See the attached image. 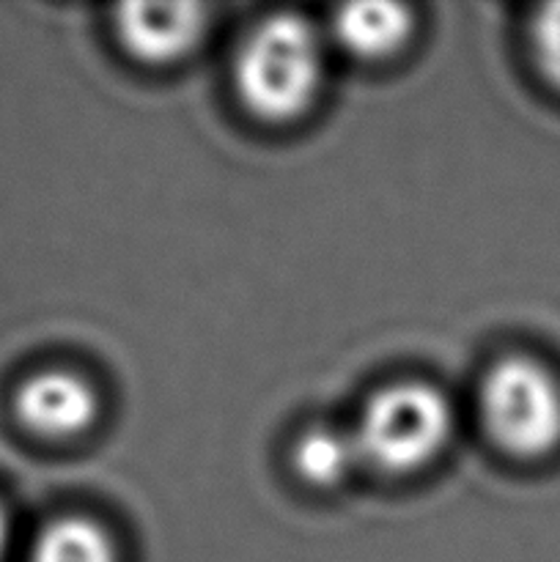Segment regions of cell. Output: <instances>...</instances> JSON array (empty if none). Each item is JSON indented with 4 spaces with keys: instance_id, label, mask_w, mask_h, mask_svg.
Instances as JSON below:
<instances>
[{
    "instance_id": "6da1fadb",
    "label": "cell",
    "mask_w": 560,
    "mask_h": 562,
    "mask_svg": "<svg viewBox=\"0 0 560 562\" xmlns=\"http://www.w3.org/2000/svg\"><path fill=\"white\" fill-rule=\"evenodd\" d=\"M327 44L311 20L275 14L258 22L236 55V91L245 108L267 121H291L318 97Z\"/></svg>"
},
{
    "instance_id": "7a4b0ae2",
    "label": "cell",
    "mask_w": 560,
    "mask_h": 562,
    "mask_svg": "<svg viewBox=\"0 0 560 562\" xmlns=\"http://www.w3.org/2000/svg\"><path fill=\"white\" fill-rule=\"evenodd\" d=\"M351 428L366 467L412 472L432 464L448 448L453 409L434 384L399 382L373 393Z\"/></svg>"
},
{
    "instance_id": "3957f363",
    "label": "cell",
    "mask_w": 560,
    "mask_h": 562,
    "mask_svg": "<svg viewBox=\"0 0 560 562\" xmlns=\"http://www.w3.org/2000/svg\"><path fill=\"white\" fill-rule=\"evenodd\" d=\"M481 415L494 442L522 459L560 442V382L533 357H503L481 382Z\"/></svg>"
},
{
    "instance_id": "277c9868",
    "label": "cell",
    "mask_w": 560,
    "mask_h": 562,
    "mask_svg": "<svg viewBox=\"0 0 560 562\" xmlns=\"http://www.w3.org/2000/svg\"><path fill=\"white\" fill-rule=\"evenodd\" d=\"M16 415L22 426L44 439H75L97 423L99 395L88 379L64 368H47L16 390Z\"/></svg>"
},
{
    "instance_id": "5b68a950",
    "label": "cell",
    "mask_w": 560,
    "mask_h": 562,
    "mask_svg": "<svg viewBox=\"0 0 560 562\" xmlns=\"http://www.w3.org/2000/svg\"><path fill=\"white\" fill-rule=\"evenodd\" d=\"M209 9L198 3H132L115 11V33L126 53L146 64H173L201 44Z\"/></svg>"
},
{
    "instance_id": "8992f818",
    "label": "cell",
    "mask_w": 560,
    "mask_h": 562,
    "mask_svg": "<svg viewBox=\"0 0 560 562\" xmlns=\"http://www.w3.org/2000/svg\"><path fill=\"white\" fill-rule=\"evenodd\" d=\"M412 11L399 3H355L338 9L333 20V36L340 49L362 60H379L393 55L410 38Z\"/></svg>"
},
{
    "instance_id": "52a82bcc",
    "label": "cell",
    "mask_w": 560,
    "mask_h": 562,
    "mask_svg": "<svg viewBox=\"0 0 560 562\" xmlns=\"http://www.w3.org/2000/svg\"><path fill=\"white\" fill-rule=\"evenodd\" d=\"M294 467L313 486H340L366 467L355 428L318 423L294 445Z\"/></svg>"
},
{
    "instance_id": "ba28073f",
    "label": "cell",
    "mask_w": 560,
    "mask_h": 562,
    "mask_svg": "<svg viewBox=\"0 0 560 562\" xmlns=\"http://www.w3.org/2000/svg\"><path fill=\"white\" fill-rule=\"evenodd\" d=\"M31 562H119V549L99 521L71 514L38 532Z\"/></svg>"
},
{
    "instance_id": "9c48e42d",
    "label": "cell",
    "mask_w": 560,
    "mask_h": 562,
    "mask_svg": "<svg viewBox=\"0 0 560 562\" xmlns=\"http://www.w3.org/2000/svg\"><path fill=\"white\" fill-rule=\"evenodd\" d=\"M530 47L541 75L560 88V3L536 11L530 22Z\"/></svg>"
},
{
    "instance_id": "30bf717a",
    "label": "cell",
    "mask_w": 560,
    "mask_h": 562,
    "mask_svg": "<svg viewBox=\"0 0 560 562\" xmlns=\"http://www.w3.org/2000/svg\"><path fill=\"white\" fill-rule=\"evenodd\" d=\"M5 547H9V516H5L3 505H0V558L5 554Z\"/></svg>"
}]
</instances>
